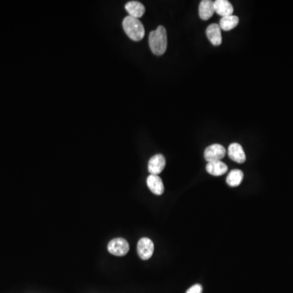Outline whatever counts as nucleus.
Returning a JSON list of instances; mask_svg holds the SVG:
<instances>
[{"label":"nucleus","instance_id":"obj_3","mask_svg":"<svg viewBox=\"0 0 293 293\" xmlns=\"http://www.w3.org/2000/svg\"><path fill=\"white\" fill-rule=\"evenodd\" d=\"M130 245L127 240L122 238L112 239L108 244V251L113 256H124L128 253Z\"/></svg>","mask_w":293,"mask_h":293},{"label":"nucleus","instance_id":"obj_7","mask_svg":"<svg viewBox=\"0 0 293 293\" xmlns=\"http://www.w3.org/2000/svg\"><path fill=\"white\" fill-rule=\"evenodd\" d=\"M228 156L232 161L239 164H243L246 161V154L243 147L238 143H233L228 148Z\"/></svg>","mask_w":293,"mask_h":293},{"label":"nucleus","instance_id":"obj_14","mask_svg":"<svg viewBox=\"0 0 293 293\" xmlns=\"http://www.w3.org/2000/svg\"><path fill=\"white\" fill-rule=\"evenodd\" d=\"M239 18L238 16L230 15L223 17L220 20L219 26L223 31H231L239 24Z\"/></svg>","mask_w":293,"mask_h":293},{"label":"nucleus","instance_id":"obj_2","mask_svg":"<svg viewBox=\"0 0 293 293\" xmlns=\"http://www.w3.org/2000/svg\"><path fill=\"white\" fill-rule=\"evenodd\" d=\"M124 31L130 39L134 41H140L145 35V30L143 23L138 18L127 16L122 22Z\"/></svg>","mask_w":293,"mask_h":293},{"label":"nucleus","instance_id":"obj_4","mask_svg":"<svg viewBox=\"0 0 293 293\" xmlns=\"http://www.w3.org/2000/svg\"><path fill=\"white\" fill-rule=\"evenodd\" d=\"M137 252L142 260H149L154 252V243L148 238H142L138 242Z\"/></svg>","mask_w":293,"mask_h":293},{"label":"nucleus","instance_id":"obj_15","mask_svg":"<svg viewBox=\"0 0 293 293\" xmlns=\"http://www.w3.org/2000/svg\"><path fill=\"white\" fill-rule=\"evenodd\" d=\"M243 173L240 169H234L230 172L226 178V183L230 187H238L243 182Z\"/></svg>","mask_w":293,"mask_h":293},{"label":"nucleus","instance_id":"obj_6","mask_svg":"<svg viewBox=\"0 0 293 293\" xmlns=\"http://www.w3.org/2000/svg\"><path fill=\"white\" fill-rule=\"evenodd\" d=\"M165 156L162 154H156L152 156L148 161V171L153 175H158L165 167Z\"/></svg>","mask_w":293,"mask_h":293},{"label":"nucleus","instance_id":"obj_8","mask_svg":"<svg viewBox=\"0 0 293 293\" xmlns=\"http://www.w3.org/2000/svg\"><path fill=\"white\" fill-rule=\"evenodd\" d=\"M206 35L211 44L214 46H219L222 43L221 30L219 24L213 23L209 25L206 30Z\"/></svg>","mask_w":293,"mask_h":293},{"label":"nucleus","instance_id":"obj_13","mask_svg":"<svg viewBox=\"0 0 293 293\" xmlns=\"http://www.w3.org/2000/svg\"><path fill=\"white\" fill-rule=\"evenodd\" d=\"M214 10V2L211 0H203L199 6V14L202 20H208L212 18Z\"/></svg>","mask_w":293,"mask_h":293},{"label":"nucleus","instance_id":"obj_1","mask_svg":"<svg viewBox=\"0 0 293 293\" xmlns=\"http://www.w3.org/2000/svg\"><path fill=\"white\" fill-rule=\"evenodd\" d=\"M148 40L151 50L156 56H161L167 49V32L163 26L150 33Z\"/></svg>","mask_w":293,"mask_h":293},{"label":"nucleus","instance_id":"obj_9","mask_svg":"<svg viewBox=\"0 0 293 293\" xmlns=\"http://www.w3.org/2000/svg\"><path fill=\"white\" fill-rule=\"evenodd\" d=\"M147 185L150 191L156 195H161L164 193L165 188L161 178L158 175L150 174L147 178Z\"/></svg>","mask_w":293,"mask_h":293},{"label":"nucleus","instance_id":"obj_10","mask_svg":"<svg viewBox=\"0 0 293 293\" xmlns=\"http://www.w3.org/2000/svg\"><path fill=\"white\" fill-rule=\"evenodd\" d=\"M214 10L222 18L233 15L234 13V8L228 0H216L214 2Z\"/></svg>","mask_w":293,"mask_h":293},{"label":"nucleus","instance_id":"obj_16","mask_svg":"<svg viewBox=\"0 0 293 293\" xmlns=\"http://www.w3.org/2000/svg\"><path fill=\"white\" fill-rule=\"evenodd\" d=\"M203 288L200 284H195L191 286V288H189L186 293H202Z\"/></svg>","mask_w":293,"mask_h":293},{"label":"nucleus","instance_id":"obj_12","mask_svg":"<svg viewBox=\"0 0 293 293\" xmlns=\"http://www.w3.org/2000/svg\"><path fill=\"white\" fill-rule=\"evenodd\" d=\"M206 170L208 174L213 176H221L228 171L227 165L221 161H215L208 162Z\"/></svg>","mask_w":293,"mask_h":293},{"label":"nucleus","instance_id":"obj_11","mask_svg":"<svg viewBox=\"0 0 293 293\" xmlns=\"http://www.w3.org/2000/svg\"><path fill=\"white\" fill-rule=\"evenodd\" d=\"M126 10L129 13V16H131L133 18H141L142 16L145 13V7L139 1H130L126 3Z\"/></svg>","mask_w":293,"mask_h":293},{"label":"nucleus","instance_id":"obj_5","mask_svg":"<svg viewBox=\"0 0 293 293\" xmlns=\"http://www.w3.org/2000/svg\"><path fill=\"white\" fill-rule=\"evenodd\" d=\"M226 150L221 144H213L208 146L204 151V159L208 162L215 161H221L226 156Z\"/></svg>","mask_w":293,"mask_h":293}]
</instances>
